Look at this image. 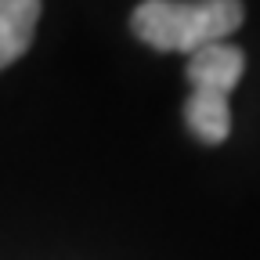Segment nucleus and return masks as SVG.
Wrapping results in <instances>:
<instances>
[{
	"label": "nucleus",
	"mask_w": 260,
	"mask_h": 260,
	"mask_svg": "<svg viewBox=\"0 0 260 260\" xmlns=\"http://www.w3.org/2000/svg\"><path fill=\"white\" fill-rule=\"evenodd\" d=\"M242 18V0H145L130 15V29L152 51L195 54L206 44H224Z\"/></svg>",
	"instance_id": "f257e3e1"
},
{
	"label": "nucleus",
	"mask_w": 260,
	"mask_h": 260,
	"mask_svg": "<svg viewBox=\"0 0 260 260\" xmlns=\"http://www.w3.org/2000/svg\"><path fill=\"white\" fill-rule=\"evenodd\" d=\"M242 69H246V54L235 44H206L195 54H188L191 98L184 105V119L199 141L220 145L228 138V130H232L228 94L242 80Z\"/></svg>",
	"instance_id": "f03ea898"
},
{
	"label": "nucleus",
	"mask_w": 260,
	"mask_h": 260,
	"mask_svg": "<svg viewBox=\"0 0 260 260\" xmlns=\"http://www.w3.org/2000/svg\"><path fill=\"white\" fill-rule=\"evenodd\" d=\"M40 22V0H0V69L22 58Z\"/></svg>",
	"instance_id": "7ed1b4c3"
}]
</instances>
